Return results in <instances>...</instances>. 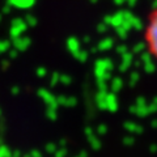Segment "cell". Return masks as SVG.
<instances>
[{"label": "cell", "instance_id": "cell-1", "mask_svg": "<svg viewBox=\"0 0 157 157\" xmlns=\"http://www.w3.org/2000/svg\"><path fill=\"white\" fill-rule=\"evenodd\" d=\"M144 42L149 55L157 62V8H155L147 18L144 28Z\"/></svg>", "mask_w": 157, "mask_h": 157}]
</instances>
